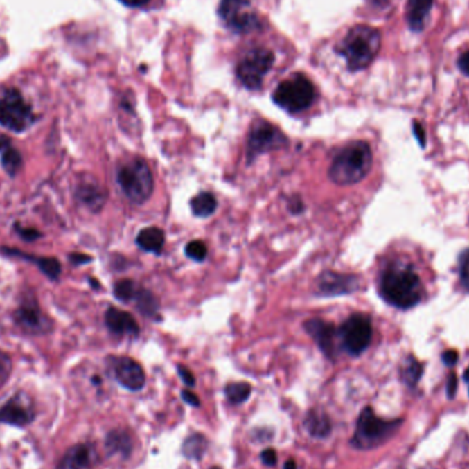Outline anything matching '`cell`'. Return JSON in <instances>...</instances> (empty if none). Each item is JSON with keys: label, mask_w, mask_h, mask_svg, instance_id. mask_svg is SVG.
Returning <instances> with one entry per match:
<instances>
[{"label": "cell", "mask_w": 469, "mask_h": 469, "mask_svg": "<svg viewBox=\"0 0 469 469\" xmlns=\"http://www.w3.org/2000/svg\"><path fill=\"white\" fill-rule=\"evenodd\" d=\"M177 371H179V375H180L182 380H183L187 386H190V387L195 386V378H194V375H193V372H191L190 369H187V368L183 366V365H179V366H177Z\"/></svg>", "instance_id": "cell-36"}, {"label": "cell", "mask_w": 469, "mask_h": 469, "mask_svg": "<svg viewBox=\"0 0 469 469\" xmlns=\"http://www.w3.org/2000/svg\"><path fill=\"white\" fill-rule=\"evenodd\" d=\"M457 391V378L454 373H452L448 379V397L453 398Z\"/></svg>", "instance_id": "cell-39"}, {"label": "cell", "mask_w": 469, "mask_h": 469, "mask_svg": "<svg viewBox=\"0 0 469 469\" xmlns=\"http://www.w3.org/2000/svg\"><path fill=\"white\" fill-rule=\"evenodd\" d=\"M316 98L312 81L303 74H294L281 81L273 91V102L288 113H301L309 109Z\"/></svg>", "instance_id": "cell-5"}, {"label": "cell", "mask_w": 469, "mask_h": 469, "mask_svg": "<svg viewBox=\"0 0 469 469\" xmlns=\"http://www.w3.org/2000/svg\"><path fill=\"white\" fill-rule=\"evenodd\" d=\"M139 312L147 317H155L159 310V302L155 295L144 288H140L134 299Z\"/></svg>", "instance_id": "cell-24"}, {"label": "cell", "mask_w": 469, "mask_h": 469, "mask_svg": "<svg viewBox=\"0 0 469 469\" xmlns=\"http://www.w3.org/2000/svg\"><path fill=\"white\" fill-rule=\"evenodd\" d=\"M76 195H77L78 201L92 211H99L106 202L105 190L100 186H98L96 183H91V182L81 183L77 187Z\"/></svg>", "instance_id": "cell-19"}, {"label": "cell", "mask_w": 469, "mask_h": 469, "mask_svg": "<svg viewBox=\"0 0 469 469\" xmlns=\"http://www.w3.org/2000/svg\"><path fill=\"white\" fill-rule=\"evenodd\" d=\"M380 294L391 306L406 310L420 302L421 283L413 269L391 265L382 274Z\"/></svg>", "instance_id": "cell-2"}, {"label": "cell", "mask_w": 469, "mask_h": 469, "mask_svg": "<svg viewBox=\"0 0 469 469\" xmlns=\"http://www.w3.org/2000/svg\"><path fill=\"white\" fill-rule=\"evenodd\" d=\"M186 256L193 261L202 263L207 257V247L202 240H193L186 246Z\"/></svg>", "instance_id": "cell-32"}, {"label": "cell", "mask_w": 469, "mask_h": 469, "mask_svg": "<svg viewBox=\"0 0 469 469\" xmlns=\"http://www.w3.org/2000/svg\"><path fill=\"white\" fill-rule=\"evenodd\" d=\"M24 254V253H22ZM25 257L24 258H28V260H33V263L39 267V269L47 276V277H50L51 280H55V278H58L60 277V274H61V264H60V261L57 260V258H50V257H42V258H37V260H35V258H32V256H26V254H24Z\"/></svg>", "instance_id": "cell-30"}, {"label": "cell", "mask_w": 469, "mask_h": 469, "mask_svg": "<svg viewBox=\"0 0 469 469\" xmlns=\"http://www.w3.org/2000/svg\"><path fill=\"white\" fill-rule=\"evenodd\" d=\"M136 245L143 251L158 256L162 253L165 245V232L157 227H147L137 233Z\"/></svg>", "instance_id": "cell-20"}, {"label": "cell", "mask_w": 469, "mask_h": 469, "mask_svg": "<svg viewBox=\"0 0 469 469\" xmlns=\"http://www.w3.org/2000/svg\"><path fill=\"white\" fill-rule=\"evenodd\" d=\"M413 131H414V136L418 140L420 145L424 147V144H425V134H424V130L421 128V125L418 123H413Z\"/></svg>", "instance_id": "cell-42"}, {"label": "cell", "mask_w": 469, "mask_h": 469, "mask_svg": "<svg viewBox=\"0 0 469 469\" xmlns=\"http://www.w3.org/2000/svg\"><path fill=\"white\" fill-rule=\"evenodd\" d=\"M207 449V441L203 435H193L188 436V439L184 442L183 446V453L186 454V457L193 459V460H198L201 459L202 456L204 454Z\"/></svg>", "instance_id": "cell-26"}, {"label": "cell", "mask_w": 469, "mask_h": 469, "mask_svg": "<svg viewBox=\"0 0 469 469\" xmlns=\"http://www.w3.org/2000/svg\"><path fill=\"white\" fill-rule=\"evenodd\" d=\"M274 64V55L268 48H253L247 51L236 67L239 81L251 91L260 89L269 70Z\"/></svg>", "instance_id": "cell-9"}, {"label": "cell", "mask_w": 469, "mask_h": 469, "mask_svg": "<svg viewBox=\"0 0 469 469\" xmlns=\"http://www.w3.org/2000/svg\"><path fill=\"white\" fill-rule=\"evenodd\" d=\"M290 211L294 213V214H299L303 211V203H302V200L301 198H294L290 201Z\"/></svg>", "instance_id": "cell-43"}, {"label": "cell", "mask_w": 469, "mask_h": 469, "mask_svg": "<svg viewBox=\"0 0 469 469\" xmlns=\"http://www.w3.org/2000/svg\"><path fill=\"white\" fill-rule=\"evenodd\" d=\"M14 320L22 331L32 335H42L51 331L53 324L39 308L35 299H25L14 312Z\"/></svg>", "instance_id": "cell-12"}, {"label": "cell", "mask_w": 469, "mask_h": 469, "mask_svg": "<svg viewBox=\"0 0 469 469\" xmlns=\"http://www.w3.org/2000/svg\"><path fill=\"white\" fill-rule=\"evenodd\" d=\"M434 0H407L406 19L412 30L420 32L424 28V21L430 14Z\"/></svg>", "instance_id": "cell-21"}, {"label": "cell", "mask_w": 469, "mask_h": 469, "mask_svg": "<svg viewBox=\"0 0 469 469\" xmlns=\"http://www.w3.org/2000/svg\"><path fill=\"white\" fill-rule=\"evenodd\" d=\"M106 327L112 334L117 336H139L140 327L134 316L117 308H109L105 315Z\"/></svg>", "instance_id": "cell-18"}, {"label": "cell", "mask_w": 469, "mask_h": 469, "mask_svg": "<svg viewBox=\"0 0 469 469\" xmlns=\"http://www.w3.org/2000/svg\"><path fill=\"white\" fill-rule=\"evenodd\" d=\"M12 369V362L11 358L7 353L0 350V389L7 383Z\"/></svg>", "instance_id": "cell-33"}, {"label": "cell", "mask_w": 469, "mask_h": 469, "mask_svg": "<svg viewBox=\"0 0 469 469\" xmlns=\"http://www.w3.org/2000/svg\"><path fill=\"white\" fill-rule=\"evenodd\" d=\"M284 469H297V464L294 460H288L285 464H284Z\"/></svg>", "instance_id": "cell-47"}, {"label": "cell", "mask_w": 469, "mask_h": 469, "mask_svg": "<svg viewBox=\"0 0 469 469\" xmlns=\"http://www.w3.org/2000/svg\"><path fill=\"white\" fill-rule=\"evenodd\" d=\"M261 459H263V463L268 467H273L276 463H277V454L273 449H267L263 452L261 454Z\"/></svg>", "instance_id": "cell-37"}, {"label": "cell", "mask_w": 469, "mask_h": 469, "mask_svg": "<svg viewBox=\"0 0 469 469\" xmlns=\"http://www.w3.org/2000/svg\"><path fill=\"white\" fill-rule=\"evenodd\" d=\"M372 150L358 140L344 145L331 162L328 176L337 186H351L364 180L372 168Z\"/></svg>", "instance_id": "cell-1"}, {"label": "cell", "mask_w": 469, "mask_h": 469, "mask_svg": "<svg viewBox=\"0 0 469 469\" xmlns=\"http://www.w3.org/2000/svg\"><path fill=\"white\" fill-rule=\"evenodd\" d=\"M137 285L132 280H121L118 283H116L114 285V295L117 299H120L121 302H130L134 301L136 294H137Z\"/></svg>", "instance_id": "cell-31"}, {"label": "cell", "mask_w": 469, "mask_h": 469, "mask_svg": "<svg viewBox=\"0 0 469 469\" xmlns=\"http://www.w3.org/2000/svg\"><path fill=\"white\" fill-rule=\"evenodd\" d=\"M211 469H220V468H211Z\"/></svg>", "instance_id": "cell-49"}, {"label": "cell", "mask_w": 469, "mask_h": 469, "mask_svg": "<svg viewBox=\"0 0 469 469\" xmlns=\"http://www.w3.org/2000/svg\"><path fill=\"white\" fill-rule=\"evenodd\" d=\"M305 330L316 340L320 350L328 358L335 357L336 340L339 337V331H336L334 324L321 319H312L305 323Z\"/></svg>", "instance_id": "cell-15"}, {"label": "cell", "mask_w": 469, "mask_h": 469, "mask_svg": "<svg viewBox=\"0 0 469 469\" xmlns=\"http://www.w3.org/2000/svg\"><path fill=\"white\" fill-rule=\"evenodd\" d=\"M464 380H466V382H468L469 383V368L467 369V371H466V373H464Z\"/></svg>", "instance_id": "cell-48"}, {"label": "cell", "mask_w": 469, "mask_h": 469, "mask_svg": "<svg viewBox=\"0 0 469 469\" xmlns=\"http://www.w3.org/2000/svg\"><path fill=\"white\" fill-rule=\"evenodd\" d=\"M107 449L114 453L128 454L132 449V442L124 431H114L107 436Z\"/></svg>", "instance_id": "cell-25"}, {"label": "cell", "mask_w": 469, "mask_h": 469, "mask_svg": "<svg viewBox=\"0 0 469 469\" xmlns=\"http://www.w3.org/2000/svg\"><path fill=\"white\" fill-rule=\"evenodd\" d=\"M114 379L127 390L139 391L145 384V375L141 365L130 357H113L110 360Z\"/></svg>", "instance_id": "cell-14"}, {"label": "cell", "mask_w": 469, "mask_h": 469, "mask_svg": "<svg viewBox=\"0 0 469 469\" xmlns=\"http://www.w3.org/2000/svg\"><path fill=\"white\" fill-rule=\"evenodd\" d=\"M251 394V386L245 382L239 383H231L225 387V396L229 400V402L239 405L246 402Z\"/></svg>", "instance_id": "cell-28"}, {"label": "cell", "mask_w": 469, "mask_h": 469, "mask_svg": "<svg viewBox=\"0 0 469 469\" xmlns=\"http://www.w3.org/2000/svg\"><path fill=\"white\" fill-rule=\"evenodd\" d=\"M193 214L200 218H206L214 214L217 209V200L210 193H201L197 197H194L190 202Z\"/></svg>", "instance_id": "cell-23"}, {"label": "cell", "mask_w": 469, "mask_h": 469, "mask_svg": "<svg viewBox=\"0 0 469 469\" xmlns=\"http://www.w3.org/2000/svg\"><path fill=\"white\" fill-rule=\"evenodd\" d=\"M10 145V140L4 136H0V151H4Z\"/></svg>", "instance_id": "cell-46"}, {"label": "cell", "mask_w": 469, "mask_h": 469, "mask_svg": "<svg viewBox=\"0 0 469 469\" xmlns=\"http://www.w3.org/2000/svg\"><path fill=\"white\" fill-rule=\"evenodd\" d=\"M96 460V450L91 445L80 443L67 450L57 469H92Z\"/></svg>", "instance_id": "cell-17"}, {"label": "cell", "mask_w": 469, "mask_h": 469, "mask_svg": "<svg viewBox=\"0 0 469 469\" xmlns=\"http://www.w3.org/2000/svg\"><path fill=\"white\" fill-rule=\"evenodd\" d=\"M290 144L287 136L273 124L264 120L256 121L247 134L246 155L249 163L254 162L260 155L274 150L285 148Z\"/></svg>", "instance_id": "cell-8"}, {"label": "cell", "mask_w": 469, "mask_h": 469, "mask_svg": "<svg viewBox=\"0 0 469 469\" xmlns=\"http://www.w3.org/2000/svg\"><path fill=\"white\" fill-rule=\"evenodd\" d=\"M218 15L236 33H251L261 28V19L250 0H221Z\"/></svg>", "instance_id": "cell-10"}, {"label": "cell", "mask_w": 469, "mask_h": 469, "mask_svg": "<svg viewBox=\"0 0 469 469\" xmlns=\"http://www.w3.org/2000/svg\"><path fill=\"white\" fill-rule=\"evenodd\" d=\"M123 4L128 6V7H143L145 6L150 0H120Z\"/></svg>", "instance_id": "cell-45"}, {"label": "cell", "mask_w": 469, "mask_h": 469, "mask_svg": "<svg viewBox=\"0 0 469 469\" xmlns=\"http://www.w3.org/2000/svg\"><path fill=\"white\" fill-rule=\"evenodd\" d=\"M423 375V365L413 357H409L406 361H405V365H403L402 369V378L403 382L413 387L417 384V382L420 380Z\"/></svg>", "instance_id": "cell-29"}, {"label": "cell", "mask_w": 469, "mask_h": 469, "mask_svg": "<svg viewBox=\"0 0 469 469\" xmlns=\"http://www.w3.org/2000/svg\"><path fill=\"white\" fill-rule=\"evenodd\" d=\"M117 183L127 200L134 204L148 201L154 191L151 169L141 158H134L118 169Z\"/></svg>", "instance_id": "cell-4"}, {"label": "cell", "mask_w": 469, "mask_h": 469, "mask_svg": "<svg viewBox=\"0 0 469 469\" xmlns=\"http://www.w3.org/2000/svg\"><path fill=\"white\" fill-rule=\"evenodd\" d=\"M342 347L350 355L362 354L372 340V324L365 315L350 316L339 328Z\"/></svg>", "instance_id": "cell-11"}, {"label": "cell", "mask_w": 469, "mask_h": 469, "mask_svg": "<svg viewBox=\"0 0 469 469\" xmlns=\"http://www.w3.org/2000/svg\"><path fill=\"white\" fill-rule=\"evenodd\" d=\"M182 397H183V400L186 401V402L188 403V405H191V406H200V398L194 394V393H191V391H187V390H184L183 393H182Z\"/></svg>", "instance_id": "cell-41"}, {"label": "cell", "mask_w": 469, "mask_h": 469, "mask_svg": "<svg viewBox=\"0 0 469 469\" xmlns=\"http://www.w3.org/2000/svg\"><path fill=\"white\" fill-rule=\"evenodd\" d=\"M33 420V410L32 406L21 397L17 396L8 402L4 403L0 407V423L25 427L30 424Z\"/></svg>", "instance_id": "cell-16"}, {"label": "cell", "mask_w": 469, "mask_h": 469, "mask_svg": "<svg viewBox=\"0 0 469 469\" xmlns=\"http://www.w3.org/2000/svg\"><path fill=\"white\" fill-rule=\"evenodd\" d=\"M305 425L308 432L316 438H324L331 432V423L327 414L317 413L315 410L308 414Z\"/></svg>", "instance_id": "cell-22"}, {"label": "cell", "mask_w": 469, "mask_h": 469, "mask_svg": "<svg viewBox=\"0 0 469 469\" xmlns=\"http://www.w3.org/2000/svg\"><path fill=\"white\" fill-rule=\"evenodd\" d=\"M461 281L469 290V250L461 257Z\"/></svg>", "instance_id": "cell-34"}, {"label": "cell", "mask_w": 469, "mask_h": 469, "mask_svg": "<svg viewBox=\"0 0 469 469\" xmlns=\"http://www.w3.org/2000/svg\"><path fill=\"white\" fill-rule=\"evenodd\" d=\"M35 121L32 107L17 89H8L0 98V125L6 130L21 134Z\"/></svg>", "instance_id": "cell-7"}, {"label": "cell", "mask_w": 469, "mask_h": 469, "mask_svg": "<svg viewBox=\"0 0 469 469\" xmlns=\"http://www.w3.org/2000/svg\"><path fill=\"white\" fill-rule=\"evenodd\" d=\"M459 67L466 76H469V51L463 54L461 58L459 60Z\"/></svg>", "instance_id": "cell-44"}, {"label": "cell", "mask_w": 469, "mask_h": 469, "mask_svg": "<svg viewBox=\"0 0 469 469\" xmlns=\"http://www.w3.org/2000/svg\"><path fill=\"white\" fill-rule=\"evenodd\" d=\"M21 166H22L21 154L15 148L8 145L1 154V168L6 170L7 175L15 176L19 172Z\"/></svg>", "instance_id": "cell-27"}, {"label": "cell", "mask_w": 469, "mask_h": 469, "mask_svg": "<svg viewBox=\"0 0 469 469\" xmlns=\"http://www.w3.org/2000/svg\"><path fill=\"white\" fill-rule=\"evenodd\" d=\"M17 231H18V233H19V236L22 238V239H25V240H28V242H30V240H36V239H39L42 235H40V232L39 231H36V229H33V228H24V227H18L17 228Z\"/></svg>", "instance_id": "cell-35"}, {"label": "cell", "mask_w": 469, "mask_h": 469, "mask_svg": "<svg viewBox=\"0 0 469 469\" xmlns=\"http://www.w3.org/2000/svg\"><path fill=\"white\" fill-rule=\"evenodd\" d=\"M380 33L368 25H355L337 46V53L346 60L351 71L369 67L380 50Z\"/></svg>", "instance_id": "cell-3"}, {"label": "cell", "mask_w": 469, "mask_h": 469, "mask_svg": "<svg viewBox=\"0 0 469 469\" xmlns=\"http://www.w3.org/2000/svg\"><path fill=\"white\" fill-rule=\"evenodd\" d=\"M401 420L387 421L379 418L371 407H365L357 421V428L353 436V445L357 449H375L389 441L398 430Z\"/></svg>", "instance_id": "cell-6"}, {"label": "cell", "mask_w": 469, "mask_h": 469, "mask_svg": "<svg viewBox=\"0 0 469 469\" xmlns=\"http://www.w3.org/2000/svg\"><path fill=\"white\" fill-rule=\"evenodd\" d=\"M70 261L74 264V265H80V264H87V263H91L92 258L87 254H80V253H76V254H71L70 256Z\"/></svg>", "instance_id": "cell-40"}, {"label": "cell", "mask_w": 469, "mask_h": 469, "mask_svg": "<svg viewBox=\"0 0 469 469\" xmlns=\"http://www.w3.org/2000/svg\"><path fill=\"white\" fill-rule=\"evenodd\" d=\"M360 287L358 277L353 274L337 273L333 270L323 272L316 281V295L339 297L357 291Z\"/></svg>", "instance_id": "cell-13"}, {"label": "cell", "mask_w": 469, "mask_h": 469, "mask_svg": "<svg viewBox=\"0 0 469 469\" xmlns=\"http://www.w3.org/2000/svg\"><path fill=\"white\" fill-rule=\"evenodd\" d=\"M442 360H443L445 365L453 366V365L459 361V354H457L454 350H449V351H445V353H443Z\"/></svg>", "instance_id": "cell-38"}]
</instances>
